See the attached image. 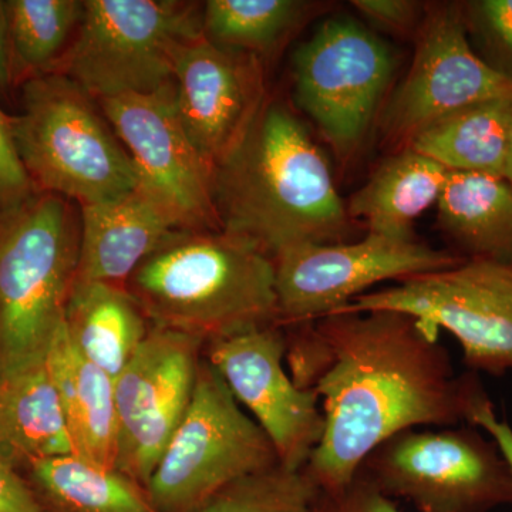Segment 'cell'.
<instances>
[{"label":"cell","mask_w":512,"mask_h":512,"mask_svg":"<svg viewBox=\"0 0 512 512\" xmlns=\"http://www.w3.org/2000/svg\"><path fill=\"white\" fill-rule=\"evenodd\" d=\"M447 177L443 165L413 148H400L350 197V220L363 222L370 234L416 238L414 222L437 205Z\"/></svg>","instance_id":"cell-21"},{"label":"cell","mask_w":512,"mask_h":512,"mask_svg":"<svg viewBox=\"0 0 512 512\" xmlns=\"http://www.w3.org/2000/svg\"><path fill=\"white\" fill-rule=\"evenodd\" d=\"M13 138L10 117L0 110V218L36 194Z\"/></svg>","instance_id":"cell-29"},{"label":"cell","mask_w":512,"mask_h":512,"mask_svg":"<svg viewBox=\"0 0 512 512\" xmlns=\"http://www.w3.org/2000/svg\"><path fill=\"white\" fill-rule=\"evenodd\" d=\"M437 218L464 258L512 264V185L504 178L448 171Z\"/></svg>","instance_id":"cell-22"},{"label":"cell","mask_w":512,"mask_h":512,"mask_svg":"<svg viewBox=\"0 0 512 512\" xmlns=\"http://www.w3.org/2000/svg\"><path fill=\"white\" fill-rule=\"evenodd\" d=\"M80 211L36 192L0 218V373L45 359L76 282Z\"/></svg>","instance_id":"cell-4"},{"label":"cell","mask_w":512,"mask_h":512,"mask_svg":"<svg viewBox=\"0 0 512 512\" xmlns=\"http://www.w3.org/2000/svg\"><path fill=\"white\" fill-rule=\"evenodd\" d=\"M12 57H10L8 12L6 2L0 0V97L13 86Z\"/></svg>","instance_id":"cell-34"},{"label":"cell","mask_w":512,"mask_h":512,"mask_svg":"<svg viewBox=\"0 0 512 512\" xmlns=\"http://www.w3.org/2000/svg\"><path fill=\"white\" fill-rule=\"evenodd\" d=\"M205 345L157 326L114 379L119 456L116 468L147 485L194 393Z\"/></svg>","instance_id":"cell-14"},{"label":"cell","mask_w":512,"mask_h":512,"mask_svg":"<svg viewBox=\"0 0 512 512\" xmlns=\"http://www.w3.org/2000/svg\"><path fill=\"white\" fill-rule=\"evenodd\" d=\"M126 289L151 326L205 346L279 325L272 258L222 231H175L137 266Z\"/></svg>","instance_id":"cell-3"},{"label":"cell","mask_w":512,"mask_h":512,"mask_svg":"<svg viewBox=\"0 0 512 512\" xmlns=\"http://www.w3.org/2000/svg\"><path fill=\"white\" fill-rule=\"evenodd\" d=\"M497 99H512V83L474 52L463 3H429L412 66L380 111V131L387 143L404 148L430 124Z\"/></svg>","instance_id":"cell-12"},{"label":"cell","mask_w":512,"mask_h":512,"mask_svg":"<svg viewBox=\"0 0 512 512\" xmlns=\"http://www.w3.org/2000/svg\"><path fill=\"white\" fill-rule=\"evenodd\" d=\"M212 198L221 231L272 259L306 245L348 242L353 229L328 158L281 101L266 100L212 170Z\"/></svg>","instance_id":"cell-2"},{"label":"cell","mask_w":512,"mask_h":512,"mask_svg":"<svg viewBox=\"0 0 512 512\" xmlns=\"http://www.w3.org/2000/svg\"><path fill=\"white\" fill-rule=\"evenodd\" d=\"M175 107L211 171L238 146L266 101L264 62L192 37L174 56Z\"/></svg>","instance_id":"cell-16"},{"label":"cell","mask_w":512,"mask_h":512,"mask_svg":"<svg viewBox=\"0 0 512 512\" xmlns=\"http://www.w3.org/2000/svg\"><path fill=\"white\" fill-rule=\"evenodd\" d=\"M467 423L470 426L481 427L490 434L512 470V427L507 421L498 419L487 393L481 394L473 403L468 413Z\"/></svg>","instance_id":"cell-33"},{"label":"cell","mask_w":512,"mask_h":512,"mask_svg":"<svg viewBox=\"0 0 512 512\" xmlns=\"http://www.w3.org/2000/svg\"><path fill=\"white\" fill-rule=\"evenodd\" d=\"M279 463L271 440L202 359L190 406L146 485L160 512H201L222 488Z\"/></svg>","instance_id":"cell-7"},{"label":"cell","mask_w":512,"mask_h":512,"mask_svg":"<svg viewBox=\"0 0 512 512\" xmlns=\"http://www.w3.org/2000/svg\"><path fill=\"white\" fill-rule=\"evenodd\" d=\"M13 82L56 72L83 19L79 0H8Z\"/></svg>","instance_id":"cell-26"},{"label":"cell","mask_w":512,"mask_h":512,"mask_svg":"<svg viewBox=\"0 0 512 512\" xmlns=\"http://www.w3.org/2000/svg\"><path fill=\"white\" fill-rule=\"evenodd\" d=\"M63 329L73 348L114 380L136 355L151 323L126 286L74 282Z\"/></svg>","instance_id":"cell-20"},{"label":"cell","mask_w":512,"mask_h":512,"mask_svg":"<svg viewBox=\"0 0 512 512\" xmlns=\"http://www.w3.org/2000/svg\"><path fill=\"white\" fill-rule=\"evenodd\" d=\"M175 231L170 218L137 188L82 205L76 282L126 286L137 266Z\"/></svg>","instance_id":"cell-17"},{"label":"cell","mask_w":512,"mask_h":512,"mask_svg":"<svg viewBox=\"0 0 512 512\" xmlns=\"http://www.w3.org/2000/svg\"><path fill=\"white\" fill-rule=\"evenodd\" d=\"M353 8L377 28L396 36H417L427 6L416 0H353Z\"/></svg>","instance_id":"cell-30"},{"label":"cell","mask_w":512,"mask_h":512,"mask_svg":"<svg viewBox=\"0 0 512 512\" xmlns=\"http://www.w3.org/2000/svg\"><path fill=\"white\" fill-rule=\"evenodd\" d=\"M367 311L403 312L437 332L448 330L473 369L491 375L512 370V264L464 259L363 293L336 312Z\"/></svg>","instance_id":"cell-10"},{"label":"cell","mask_w":512,"mask_h":512,"mask_svg":"<svg viewBox=\"0 0 512 512\" xmlns=\"http://www.w3.org/2000/svg\"><path fill=\"white\" fill-rule=\"evenodd\" d=\"M10 124L37 192L82 207L136 190L133 163L99 103L66 74L50 72L22 83V110Z\"/></svg>","instance_id":"cell-5"},{"label":"cell","mask_w":512,"mask_h":512,"mask_svg":"<svg viewBox=\"0 0 512 512\" xmlns=\"http://www.w3.org/2000/svg\"><path fill=\"white\" fill-rule=\"evenodd\" d=\"M202 35V5L180 0H86L56 72L94 100L150 94L174 83L178 47Z\"/></svg>","instance_id":"cell-6"},{"label":"cell","mask_w":512,"mask_h":512,"mask_svg":"<svg viewBox=\"0 0 512 512\" xmlns=\"http://www.w3.org/2000/svg\"><path fill=\"white\" fill-rule=\"evenodd\" d=\"M46 362L62 403L74 456L116 468L119 419L114 380L73 348L63 326L50 345Z\"/></svg>","instance_id":"cell-18"},{"label":"cell","mask_w":512,"mask_h":512,"mask_svg":"<svg viewBox=\"0 0 512 512\" xmlns=\"http://www.w3.org/2000/svg\"><path fill=\"white\" fill-rule=\"evenodd\" d=\"M319 494L302 470L276 464L222 488L201 512H313Z\"/></svg>","instance_id":"cell-27"},{"label":"cell","mask_w":512,"mask_h":512,"mask_svg":"<svg viewBox=\"0 0 512 512\" xmlns=\"http://www.w3.org/2000/svg\"><path fill=\"white\" fill-rule=\"evenodd\" d=\"M320 9L318 2L301 0H208L202 5V35L264 62Z\"/></svg>","instance_id":"cell-25"},{"label":"cell","mask_w":512,"mask_h":512,"mask_svg":"<svg viewBox=\"0 0 512 512\" xmlns=\"http://www.w3.org/2000/svg\"><path fill=\"white\" fill-rule=\"evenodd\" d=\"M289 375L323 399L325 430L302 468L320 493H338L384 440L467 421L485 393L457 376L439 332L397 311L335 312L284 328Z\"/></svg>","instance_id":"cell-1"},{"label":"cell","mask_w":512,"mask_h":512,"mask_svg":"<svg viewBox=\"0 0 512 512\" xmlns=\"http://www.w3.org/2000/svg\"><path fill=\"white\" fill-rule=\"evenodd\" d=\"M137 177V190L178 231H221L212 198V171L175 107L174 83L150 94L97 101Z\"/></svg>","instance_id":"cell-13"},{"label":"cell","mask_w":512,"mask_h":512,"mask_svg":"<svg viewBox=\"0 0 512 512\" xmlns=\"http://www.w3.org/2000/svg\"><path fill=\"white\" fill-rule=\"evenodd\" d=\"M237 402L254 414L279 463L302 470L322 440L325 416L319 396L301 389L286 372V332L281 325L249 330L204 348Z\"/></svg>","instance_id":"cell-15"},{"label":"cell","mask_w":512,"mask_h":512,"mask_svg":"<svg viewBox=\"0 0 512 512\" xmlns=\"http://www.w3.org/2000/svg\"><path fill=\"white\" fill-rule=\"evenodd\" d=\"M279 325L315 322L339 311L373 285L451 268L463 256L424 242L370 234L353 242L306 245L272 259Z\"/></svg>","instance_id":"cell-11"},{"label":"cell","mask_w":512,"mask_h":512,"mask_svg":"<svg viewBox=\"0 0 512 512\" xmlns=\"http://www.w3.org/2000/svg\"><path fill=\"white\" fill-rule=\"evenodd\" d=\"M357 471L421 512H490L512 504L510 464L474 426L400 431Z\"/></svg>","instance_id":"cell-8"},{"label":"cell","mask_w":512,"mask_h":512,"mask_svg":"<svg viewBox=\"0 0 512 512\" xmlns=\"http://www.w3.org/2000/svg\"><path fill=\"white\" fill-rule=\"evenodd\" d=\"M313 512H402L375 483L357 471L338 493H320Z\"/></svg>","instance_id":"cell-31"},{"label":"cell","mask_w":512,"mask_h":512,"mask_svg":"<svg viewBox=\"0 0 512 512\" xmlns=\"http://www.w3.org/2000/svg\"><path fill=\"white\" fill-rule=\"evenodd\" d=\"M30 484L50 512H160L146 485L119 468L57 457L29 466Z\"/></svg>","instance_id":"cell-24"},{"label":"cell","mask_w":512,"mask_h":512,"mask_svg":"<svg viewBox=\"0 0 512 512\" xmlns=\"http://www.w3.org/2000/svg\"><path fill=\"white\" fill-rule=\"evenodd\" d=\"M0 512H50L30 481L0 454Z\"/></svg>","instance_id":"cell-32"},{"label":"cell","mask_w":512,"mask_h":512,"mask_svg":"<svg viewBox=\"0 0 512 512\" xmlns=\"http://www.w3.org/2000/svg\"><path fill=\"white\" fill-rule=\"evenodd\" d=\"M292 66L299 109L336 156L352 157L379 120L396 67L392 49L359 20L330 16L298 47Z\"/></svg>","instance_id":"cell-9"},{"label":"cell","mask_w":512,"mask_h":512,"mask_svg":"<svg viewBox=\"0 0 512 512\" xmlns=\"http://www.w3.org/2000/svg\"><path fill=\"white\" fill-rule=\"evenodd\" d=\"M512 99L484 101L421 130L409 146L448 171L504 178Z\"/></svg>","instance_id":"cell-23"},{"label":"cell","mask_w":512,"mask_h":512,"mask_svg":"<svg viewBox=\"0 0 512 512\" xmlns=\"http://www.w3.org/2000/svg\"><path fill=\"white\" fill-rule=\"evenodd\" d=\"M463 12L474 52L512 83V0L464 2Z\"/></svg>","instance_id":"cell-28"},{"label":"cell","mask_w":512,"mask_h":512,"mask_svg":"<svg viewBox=\"0 0 512 512\" xmlns=\"http://www.w3.org/2000/svg\"><path fill=\"white\" fill-rule=\"evenodd\" d=\"M0 454L28 467L73 454L46 357L0 373Z\"/></svg>","instance_id":"cell-19"},{"label":"cell","mask_w":512,"mask_h":512,"mask_svg":"<svg viewBox=\"0 0 512 512\" xmlns=\"http://www.w3.org/2000/svg\"><path fill=\"white\" fill-rule=\"evenodd\" d=\"M504 180L512 185V119L508 131L507 157H505Z\"/></svg>","instance_id":"cell-35"}]
</instances>
